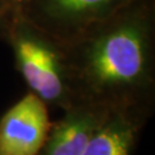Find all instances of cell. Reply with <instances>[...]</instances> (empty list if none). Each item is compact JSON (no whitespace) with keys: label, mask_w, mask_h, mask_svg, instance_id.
I'll return each instance as SVG.
<instances>
[{"label":"cell","mask_w":155,"mask_h":155,"mask_svg":"<svg viewBox=\"0 0 155 155\" xmlns=\"http://www.w3.org/2000/svg\"><path fill=\"white\" fill-rule=\"evenodd\" d=\"M30 1H32V0H11L12 9H13V12H14L15 14H17L23 6L27 5Z\"/></svg>","instance_id":"obj_8"},{"label":"cell","mask_w":155,"mask_h":155,"mask_svg":"<svg viewBox=\"0 0 155 155\" xmlns=\"http://www.w3.org/2000/svg\"><path fill=\"white\" fill-rule=\"evenodd\" d=\"M16 15L12 9L11 0H0V40L6 43L13 20Z\"/></svg>","instance_id":"obj_7"},{"label":"cell","mask_w":155,"mask_h":155,"mask_svg":"<svg viewBox=\"0 0 155 155\" xmlns=\"http://www.w3.org/2000/svg\"><path fill=\"white\" fill-rule=\"evenodd\" d=\"M152 113L144 108L110 110L82 155H133Z\"/></svg>","instance_id":"obj_6"},{"label":"cell","mask_w":155,"mask_h":155,"mask_svg":"<svg viewBox=\"0 0 155 155\" xmlns=\"http://www.w3.org/2000/svg\"><path fill=\"white\" fill-rule=\"evenodd\" d=\"M48 106L29 92L0 118V155H38L52 122Z\"/></svg>","instance_id":"obj_4"},{"label":"cell","mask_w":155,"mask_h":155,"mask_svg":"<svg viewBox=\"0 0 155 155\" xmlns=\"http://www.w3.org/2000/svg\"><path fill=\"white\" fill-rule=\"evenodd\" d=\"M134 0H32L20 14L62 45Z\"/></svg>","instance_id":"obj_3"},{"label":"cell","mask_w":155,"mask_h":155,"mask_svg":"<svg viewBox=\"0 0 155 155\" xmlns=\"http://www.w3.org/2000/svg\"><path fill=\"white\" fill-rule=\"evenodd\" d=\"M6 44L11 46L17 71L31 93L62 110L74 105L61 43L17 13Z\"/></svg>","instance_id":"obj_2"},{"label":"cell","mask_w":155,"mask_h":155,"mask_svg":"<svg viewBox=\"0 0 155 155\" xmlns=\"http://www.w3.org/2000/svg\"><path fill=\"white\" fill-rule=\"evenodd\" d=\"M58 122L52 123L38 155H82L93 134L110 110L99 106L75 102Z\"/></svg>","instance_id":"obj_5"},{"label":"cell","mask_w":155,"mask_h":155,"mask_svg":"<svg viewBox=\"0 0 155 155\" xmlns=\"http://www.w3.org/2000/svg\"><path fill=\"white\" fill-rule=\"evenodd\" d=\"M63 47L74 104L154 109L155 0H134Z\"/></svg>","instance_id":"obj_1"}]
</instances>
